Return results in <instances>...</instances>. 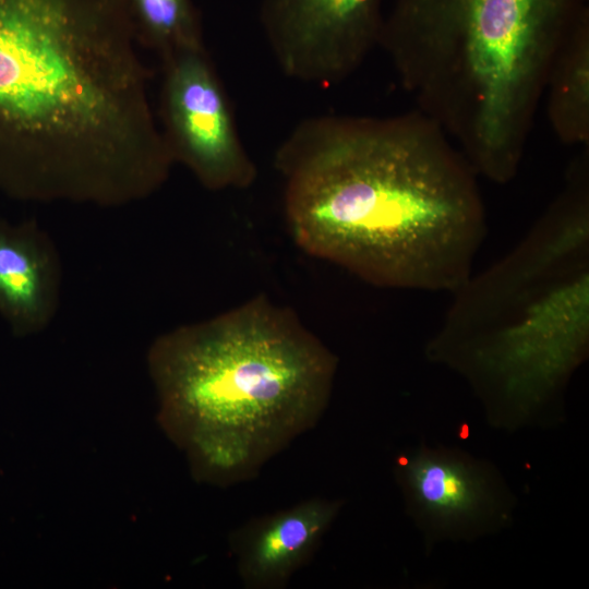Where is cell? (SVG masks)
<instances>
[{
    "mask_svg": "<svg viewBox=\"0 0 589 589\" xmlns=\"http://www.w3.org/2000/svg\"><path fill=\"white\" fill-rule=\"evenodd\" d=\"M127 0H0V191L120 207L175 165Z\"/></svg>",
    "mask_w": 589,
    "mask_h": 589,
    "instance_id": "6da1fadb",
    "label": "cell"
},
{
    "mask_svg": "<svg viewBox=\"0 0 589 589\" xmlns=\"http://www.w3.org/2000/svg\"><path fill=\"white\" fill-rule=\"evenodd\" d=\"M274 165L310 255L386 288L453 293L472 275L486 230L478 175L419 110L305 118Z\"/></svg>",
    "mask_w": 589,
    "mask_h": 589,
    "instance_id": "7a4b0ae2",
    "label": "cell"
},
{
    "mask_svg": "<svg viewBox=\"0 0 589 589\" xmlns=\"http://www.w3.org/2000/svg\"><path fill=\"white\" fill-rule=\"evenodd\" d=\"M337 363L266 294L164 333L148 352L165 430L195 474L218 485L252 479L316 425Z\"/></svg>",
    "mask_w": 589,
    "mask_h": 589,
    "instance_id": "3957f363",
    "label": "cell"
},
{
    "mask_svg": "<svg viewBox=\"0 0 589 589\" xmlns=\"http://www.w3.org/2000/svg\"><path fill=\"white\" fill-rule=\"evenodd\" d=\"M453 294L428 359L462 376L496 428L558 406L589 351L587 155L522 240Z\"/></svg>",
    "mask_w": 589,
    "mask_h": 589,
    "instance_id": "277c9868",
    "label": "cell"
},
{
    "mask_svg": "<svg viewBox=\"0 0 589 589\" xmlns=\"http://www.w3.org/2000/svg\"><path fill=\"white\" fill-rule=\"evenodd\" d=\"M589 0H394L378 46L478 176L517 175L554 55Z\"/></svg>",
    "mask_w": 589,
    "mask_h": 589,
    "instance_id": "5b68a950",
    "label": "cell"
},
{
    "mask_svg": "<svg viewBox=\"0 0 589 589\" xmlns=\"http://www.w3.org/2000/svg\"><path fill=\"white\" fill-rule=\"evenodd\" d=\"M160 62L159 124L175 164L211 191L251 187L257 168L205 46Z\"/></svg>",
    "mask_w": 589,
    "mask_h": 589,
    "instance_id": "8992f818",
    "label": "cell"
},
{
    "mask_svg": "<svg viewBox=\"0 0 589 589\" xmlns=\"http://www.w3.org/2000/svg\"><path fill=\"white\" fill-rule=\"evenodd\" d=\"M384 0H260V23L279 70L329 87L378 46Z\"/></svg>",
    "mask_w": 589,
    "mask_h": 589,
    "instance_id": "52a82bcc",
    "label": "cell"
},
{
    "mask_svg": "<svg viewBox=\"0 0 589 589\" xmlns=\"http://www.w3.org/2000/svg\"><path fill=\"white\" fill-rule=\"evenodd\" d=\"M395 476L430 548L472 540L509 522L514 496L497 470L467 453L424 445L399 455Z\"/></svg>",
    "mask_w": 589,
    "mask_h": 589,
    "instance_id": "ba28073f",
    "label": "cell"
},
{
    "mask_svg": "<svg viewBox=\"0 0 589 589\" xmlns=\"http://www.w3.org/2000/svg\"><path fill=\"white\" fill-rule=\"evenodd\" d=\"M342 502L310 498L255 518L231 533L239 577L249 589H279L305 565L337 517Z\"/></svg>",
    "mask_w": 589,
    "mask_h": 589,
    "instance_id": "9c48e42d",
    "label": "cell"
},
{
    "mask_svg": "<svg viewBox=\"0 0 589 589\" xmlns=\"http://www.w3.org/2000/svg\"><path fill=\"white\" fill-rule=\"evenodd\" d=\"M62 279L56 243L35 219L0 218V317L15 336L36 335L53 322Z\"/></svg>",
    "mask_w": 589,
    "mask_h": 589,
    "instance_id": "30bf717a",
    "label": "cell"
},
{
    "mask_svg": "<svg viewBox=\"0 0 589 589\" xmlns=\"http://www.w3.org/2000/svg\"><path fill=\"white\" fill-rule=\"evenodd\" d=\"M546 116L565 145L589 143V16L565 36L545 82Z\"/></svg>",
    "mask_w": 589,
    "mask_h": 589,
    "instance_id": "8fae6325",
    "label": "cell"
},
{
    "mask_svg": "<svg viewBox=\"0 0 589 589\" xmlns=\"http://www.w3.org/2000/svg\"><path fill=\"white\" fill-rule=\"evenodd\" d=\"M139 45L160 60L203 47V29L193 0H127Z\"/></svg>",
    "mask_w": 589,
    "mask_h": 589,
    "instance_id": "7c38bea8",
    "label": "cell"
}]
</instances>
